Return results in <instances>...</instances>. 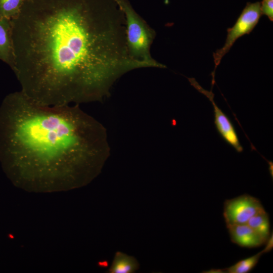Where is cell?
<instances>
[{
	"label": "cell",
	"mask_w": 273,
	"mask_h": 273,
	"mask_svg": "<svg viewBox=\"0 0 273 273\" xmlns=\"http://www.w3.org/2000/svg\"><path fill=\"white\" fill-rule=\"evenodd\" d=\"M98 0H27L13 22L21 91L45 106L102 100L134 69L124 15Z\"/></svg>",
	"instance_id": "1"
},
{
	"label": "cell",
	"mask_w": 273,
	"mask_h": 273,
	"mask_svg": "<svg viewBox=\"0 0 273 273\" xmlns=\"http://www.w3.org/2000/svg\"><path fill=\"white\" fill-rule=\"evenodd\" d=\"M103 126L76 105L45 106L21 90L0 106V161L15 184L72 188L88 183L108 157Z\"/></svg>",
	"instance_id": "2"
},
{
	"label": "cell",
	"mask_w": 273,
	"mask_h": 273,
	"mask_svg": "<svg viewBox=\"0 0 273 273\" xmlns=\"http://www.w3.org/2000/svg\"><path fill=\"white\" fill-rule=\"evenodd\" d=\"M125 19L128 52L133 59L147 64L150 67L165 68L151 56L150 48L156 32L140 16L125 0H114Z\"/></svg>",
	"instance_id": "3"
},
{
	"label": "cell",
	"mask_w": 273,
	"mask_h": 273,
	"mask_svg": "<svg viewBox=\"0 0 273 273\" xmlns=\"http://www.w3.org/2000/svg\"><path fill=\"white\" fill-rule=\"evenodd\" d=\"M262 14L260 3H247L234 25L227 29V36L224 46L213 53L215 64L214 70L212 73V85L215 83L214 76L216 67L222 57L230 51L234 43L240 37L249 34L258 23Z\"/></svg>",
	"instance_id": "4"
},
{
	"label": "cell",
	"mask_w": 273,
	"mask_h": 273,
	"mask_svg": "<svg viewBox=\"0 0 273 273\" xmlns=\"http://www.w3.org/2000/svg\"><path fill=\"white\" fill-rule=\"evenodd\" d=\"M264 211L260 201L247 194L226 200L223 205V216L226 226L247 223L252 217Z\"/></svg>",
	"instance_id": "5"
},
{
	"label": "cell",
	"mask_w": 273,
	"mask_h": 273,
	"mask_svg": "<svg viewBox=\"0 0 273 273\" xmlns=\"http://www.w3.org/2000/svg\"><path fill=\"white\" fill-rule=\"evenodd\" d=\"M191 84L200 93L204 95L212 103L214 109V123L221 137L237 152L241 153L243 148L241 145L234 126L229 117L221 110L214 101V95L212 90H205L196 81L195 78H188Z\"/></svg>",
	"instance_id": "6"
},
{
	"label": "cell",
	"mask_w": 273,
	"mask_h": 273,
	"mask_svg": "<svg viewBox=\"0 0 273 273\" xmlns=\"http://www.w3.org/2000/svg\"><path fill=\"white\" fill-rule=\"evenodd\" d=\"M12 20L0 18V60L12 69L15 65Z\"/></svg>",
	"instance_id": "7"
},
{
	"label": "cell",
	"mask_w": 273,
	"mask_h": 273,
	"mask_svg": "<svg viewBox=\"0 0 273 273\" xmlns=\"http://www.w3.org/2000/svg\"><path fill=\"white\" fill-rule=\"evenodd\" d=\"M231 241L242 247L255 248L265 244L247 223L227 226Z\"/></svg>",
	"instance_id": "8"
},
{
	"label": "cell",
	"mask_w": 273,
	"mask_h": 273,
	"mask_svg": "<svg viewBox=\"0 0 273 273\" xmlns=\"http://www.w3.org/2000/svg\"><path fill=\"white\" fill-rule=\"evenodd\" d=\"M140 267V265L133 256L117 251L112 264L108 269L109 273H133Z\"/></svg>",
	"instance_id": "9"
},
{
	"label": "cell",
	"mask_w": 273,
	"mask_h": 273,
	"mask_svg": "<svg viewBox=\"0 0 273 273\" xmlns=\"http://www.w3.org/2000/svg\"><path fill=\"white\" fill-rule=\"evenodd\" d=\"M247 224L266 243L270 237V233L269 217L265 211L252 217Z\"/></svg>",
	"instance_id": "10"
},
{
	"label": "cell",
	"mask_w": 273,
	"mask_h": 273,
	"mask_svg": "<svg viewBox=\"0 0 273 273\" xmlns=\"http://www.w3.org/2000/svg\"><path fill=\"white\" fill-rule=\"evenodd\" d=\"M269 251L265 247L257 254L247 258L240 260L234 265L223 269H220V272L228 273H247L251 271L257 264L259 259L263 253Z\"/></svg>",
	"instance_id": "11"
},
{
	"label": "cell",
	"mask_w": 273,
	"mask_h": 273,
	"mask_svg": "<svg viewBox=\"0 0 273 273\" xmlns=\"http://www.w3.org/2000/svg\"><path fill=\"white\" fill-rule=\"evenodd\" d=\"M27 0H0V18L15 19Z\"/></svg>",
	"instance_id": "12"
},
{
	"label": "cell",
	"mask_w": 273,
	"mask_h": 273,
	"mask_svg": "<svg viewBox=\"0 0 273 273\" xmlns=\"http://www.w3.org/2000/svg\"><path fill=\"white\" fill-rule=\"evenodd\" d=\"M260 11L262 15H265L269 19L273 21V1L262 0L260 3Z\"/></svg>",
	"instance_id": "13"
},
{
	"label": "cell",
	"mask_w": 273,
	"mask_h": 273,
	"mask_svg": "<svg viewBox=\"0 0 273 273\" xmlns=\"http://www.w3.org/2000/svg\"><path fill=\"white\" fill-rule=\"evenodd\" d=\"M271 1H273V0H271Z\"/></svg>",
	"instance_id": "14"
}]
</instances>
